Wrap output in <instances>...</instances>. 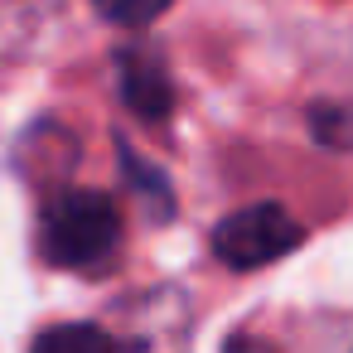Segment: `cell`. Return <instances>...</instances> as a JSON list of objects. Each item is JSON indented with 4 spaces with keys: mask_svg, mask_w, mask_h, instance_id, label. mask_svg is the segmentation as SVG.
Listing matches in <instances>:
<instances>
[{
    "mask_svg": "<svg viewBox=\"0 0 353 353\" xmlns=\"http://www.w3.org/2000/svg\"><path fill=\"white\" fill-rule=\"evenodd\" d=\"M121 247V208L102 189H63L39 208V252L49 266L97 271Z\"/></svg>",
    "mask_w": 353,
    "mask_h": 353,
    "instance_id": "1",
    "label": "cell"
},
{
    "mask_svg": "<svg viewBox=\"0 0 353 353\" xmlns=\"http://www.w3.org/2000/svg\"><path fill=\"white\" fill-rule=\"evenodd\" d=\"M92 6H97L102 20H112V25H121V30H141V25L160 20L174 0H92Z\"/></svg>",
    "mask_w": 353,
    "mask_h": 353,
    "instance_id": "4",
    "label": "cell"
},
{
    "mask_svg": "<svg viewBox=\"0 0 353 353\" xmlns=\"http://www.w3.org/2000/svg\"><path fill=\"white\" fill-rule=\"evenodd\" d=\"M314 136L329 145H353V112H334V107H314Z\"/></svg>",
    "mask_w": 353,
    "mask_h": 353,
    "instance_id": "5",
    "label": "cell"
},
{
    "mask_svg": "<svg viewBox=\"0 0 353 353\" xmlns=\"http://www.w3.org/2000/svg\"><path fill=\"white\" fill-rule=\"evenodd\" d=\"M34 343H112V339L92 324H59V329H44Z\"/></svg>",
    "mask_w": 353,
    "mask_h": 353,
    "instance_id": "6",
    "label": "cell"
},
{
    "mask_svg": "<svg viewBox=\"0 0 353 353\" xmlns=\"http://www.w3.org/2000/svg\"><path fill=\"white\" fill-rule=\"evenodd\" d=\"M117 73H121V97L136 117L145 121H165L174 112V83H170V68L160 54L150 49H126L117 59Z\"/></svg>",
    "mask_w": 353,
    "mask_h": 353,
    "instance_id": "3",
    "label": "cell"
},
{
    "mask_svg": "<svg viewBox=\"0 0 353 353\" xmlns=\"http://www.w3.org/2000/svg\"><path fill=\"white\" fill-rule=\"evenodd\" d=\"M305 237V228L281 208V203H252L228 213L213 228V256L228 261L232 271H252L266 261H281L285 252H295Z\"/></svg>",
    "mask_w": 353,
    "mask_h": 353,
    "instance_id": "2",
    "label": "cell"
}]
</instances>
